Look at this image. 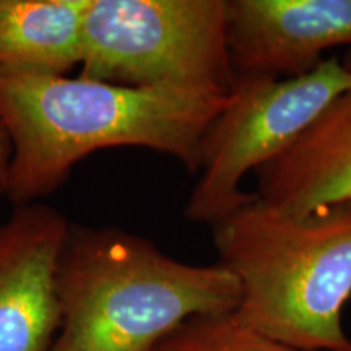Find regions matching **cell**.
<instances>
[{"label": "cell", "mask_w": 351, "mask_h": 351, "mask_svg": "<svg viewBox=\"0 0 351 351\" xmlns=\"http://www.w3.org/2000/svg\"><path fill=\"white\" fill-rule=\"evenodd\" d=\"M228 0H90L80 77L231 95Z\"/></svg>", "instance_id": "277c9868"}, {"label": "cell", "mask_w": 351, "mask_h": 351, "mask_svg": "<svg viewBox=\"0 0 351 351\" xmlns=\"http://www.w3.org/2000/svg\"><path fill=\"white\" fill-rule=\"evenodd\" d=\"M345 64L351 65V47ZM258 200L287 215L351 202V88L256 173Z\"/></svg>", "instance_id": "ba28073f"}, {"label": "cell", "mask_w": 351, "mask_h": 351, "mask_svg": "<svg viewBox=\"0 0 351 351\" xmlns=\"http://www.w3.org/2000/svg\"><path fill=\"white\" fill-rule=\"evenodd\" d=\"M12 158V145L8 134L0 121V195L7 194V181H8V165Z\"/></svg>", "instance_id": "8fae6325"}, {"label": "cell", "mask_w": 351, "mask_h": 351, "mask_svg": "<svg viewBox=\"0 0 351 351\" xmlns=\"http://www.w3.org/2000/svg\"><path fill=\"white\" fill-rule=\"evenodd\" d=\"M230 95L132 88L85 77L0 73V121L12 145L7 197L51 195L91 153L138 147L199 173L204 137Z\"/></svg>", "instance_id": "6da1fadb"}, {"label": "cell", "mask_w": 351, "mask_h": 351, "mask_svg": "<svg viewBox=\"0 0 351 351\" xmlns=\"http://www.w3.org/2000/svg\"><path fill=\"white\" fill-rule=\"evenodd\" d=\"M152 351H306L251 330L234 314L199 315L186 320ZM345 351H351V346Z\"/></svg>", "instance_id": "30bf717a"}, {"label": "cell", "mask_w": 351, "mask_h": 351, "mask_svg": "<svg viewBox=\"0 0 351 351\" xmlns=\"http://www.w3.org/2000/svg\"><path fill=\"white\" fill-rule=\"evenodd\" d=\"M57 298L49 351H152L189 319L236 311L241 287L219 262H181L121 228L70 226Z\"/></svg>", "instance_id": "7a4b0ae2"}, {"label": "cell", "mask_w": 351, "mask_h": 351, "mask_svg": "<svg viewBox=\"0 0 351 351\" xmlns=\"http://www.w3.org/2000/svg\"><path fill=\"white\" fill-rule=\"evenodd\" d=\"M351 88V65L324 59L295 78H236L226 108L204 137L199 179L184 217L210 226L249 202L243 179L283 153L337 96Z\"/></svg>", "instance_id": "5b68a950"}, {"label": "cell", "mask_w": 351, "mask_h": 351, "mask_svg": "<svg viewBox=\"0 0 351 351\" xmlns=\"http://www.w3.org/2000/svg\"><path fill=\"white\" fill-rule=\"evenodd\" d=\"M70 223L46 204L0 221V351H49L59 328L57 270Z\"/></svg>", "instance_id": "8992f818"}, {"label": "cell", "mask_w": 351, "mask_h": 351, "mask_svg": "<svg viewBox=\"0 0 351 351\" xmlns=\"http://www.w3.org/2000/svg\"><path fill=\"white\" fill-rule=\"evenodd\" d=\"M219 263L238 278L234 317L306 351H345L351 298V202L287 215L257 199L212 225Z\"/></svg>", "instance_id": "3957f363"}, {"label": "cell", "mask_w": 351, "mask_h": 351, "mask_svg": "<svg viewBox=\"0 0 351 351\" xmlns=\"http://www.w3.org/2000/svg\"><path fill=\"white\" fill-rule=\"evenodd\" d=\"M226 43L236 78L306 75L351 47V0H228Z\"/></svg>", "instance_id": "52a82bcc"}, {"label": "cell", "mask_w": 351, "mask_h": 351, "mask_svg": "<svg viewBox=\"0 0 351 351\" xmlns=\"http://www.w3.org/2000/svg\"><path fill=\"white\" fill-rule=\"evenodd\" d=\"M90 0H0V73L69 77Z\"/></svg>", "instance_id": "9c48e42d"}]
</instances>
